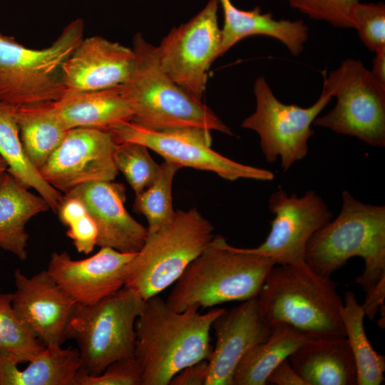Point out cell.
<instances>
[{
    "label": "cell",
    "instance_id": "13",
    "mask_svg": "<svg viewBox=\"0 0 385 385\" xmlns=\"http://www.w3.org/2000/svg\"><path fill=\"white\" fill-rule=\"evenodd\" d=\"M268 209L274 215L270 233L259 246L245 250L269 257L276 265L305 262L309 239L332 218L326 202L314 190L298 196L279 188L270 195Z\"/></svg>",
    "mask_w": 385,
    "mask_h": 385
},
{
    "label": "cell",
    "instance_id": "9",
    "mask_svg": "<svg viewBox=\"0 0 385 385\" xmlns=\"http://www.w3.org/2000/svg\"><path fill=\"white\" fill-rule=\"evenodd\" d=\"M337 98L335 106L313 124L356 137L377 148L385 146V85L359 60L348 58L328 76L323 88Z\"/></svg>",
    "mask_w": 385,
    "mask_h": 385
},
{
    "label": "cell",
    "instance_id": "30",
    "mask_svg": "<svg viewBox=\"0 0 385 385\" xmlns=\"http://www.w3.org/2000/svg\"><path fill=\"white\" fill-rule=\"evenodd\" d=\"M12 294H0V354L18 364L29 362L45 348L15 312Z\"/></svg>",
    "mask_w": 385,
    "mask_h": 385
},
{
    "label": "cell",
    "instance_id": "10",
    "mask_svg": "<svg viewBox=\"0 0 385 385\" xmlns=\"http://www.w3.org/2000/svg\"><path fill=\"white\" fill-rule=\"evenodd\" d=\"M254 94L255 111L243 120L241 126L258 134L266 161L273 163L279 158L281 167L287 172L307 155L308 141L314 134L312 125L332 97L322 90L309 107L285 104L275 97L262 76L255 82Z\"/></svg>",
    "mask_w": 385,
    "mask_h": 385
},
{
    "label": "cell",
    "instance_id": "18",
    "mask_svg": "<svg viewBox=\"0 0 385 385\" xmlns=\"http://www.w3.org/2000/svg\"><path fill=\"white\" fill-rule=\"evenodd\" d=\"M65 195L77 197L84 204L98 228L97 246L126 253L140 251L148 236V228L127 212L123 184L113 180L91 182Z\"/></svg>",
    "mask_w": 385,
    "mask_h": 385
},
{
    "label": "cell",
    "instance_id": "17",
    "mask_svg": "<svg viewBox=\"0 0 385 385\" xmlns=\"http://www.w3.org/2000/svg\"><path fill=\"white\" fill-rule=\"evenodd\" d=\"M215 345L207 365L205 385H231L234 371L244 356L272 332L257 297L226 309L214 320Z\"/></svg>",
    "mask_w": 385,
    "mask_h": 385
},
{
    "label": "cell",
    "instance_id": "2",
    "mask_svg": "<svg viewBox=\"0 0 385 385\" xmlns=\"http://www.w3.org/2000/svg\"><path fill=\"white\" fill-rule=\"evenodd\" d=\"M132 48L133 66L120 85L133 112L132 122L153 130L201 129L233 135L207 106L167 75L159 63L157 47L141 34L133 37Z\"/></svg>",
    "mask_w": 385,
    "mask_h": 385
},
{
    "label": "cell",
    "instance_id": "29",
    "mask_svg": "<svg viewBox=\"0 0 385 385\" xmlns=\"http://www.w3.org/2000/svg\"><path fill=\"white\" fill-rule=\"evenodd\" d=\"M179 169L178 166L164 161L160 165L157 176L152 183L135 194L133 209L147 219L148 233L155 232L168 226L175 218L172 184Z\"/></svg>",
    "mask_w": 385,
    "mask_h": 385
},
{
    "label": "cell",
    "instance_id": "34",
    "mask_svg": "<svg viewBox=\"0 0 385 385\" xmlns=\"http://www.w3.org/2000/svg\"><path fill=\"white\" fill-rule=\"evenodd\" d=\"M75 385H143V369L135 356L124 358L111 363L97 376L79 369Z\"/></svg>",
    "mask_w": 385,
    "mask_h": 385
},
{
    "label": "cell",
    "instance_id": "31",
    "mask_svg": "<svg viewBox=\"0 0 385 385\" xmlns=\"http://www.w3.org/2000/svg\"><path fill=\"white\" fill-rule=\"evenodd\" d=\"M113 158L118 171L123 174L135 194L152 183L160 168V165L148 153V148L138 143H116Z\"/></svg>",
    "mask_w": 385,
    "mask_h": 385
},
{
    "label": "cell",
    "instance_id": "19",
    "mask_svg": "<svg viewBox=\"0 0 385 385\" xmlns=\"http://www.w3.org/2000/svg\"><path fill=\"white\" fill-rule=\"evenodd\" d=\"M134 59L133 48L99 36L83 38L63 67L66 91L120 86L129 77Z\"/></svg>",
    "mask_w": 385,
    "mask_h": 385
},
{
    "label": "cell",
    "instance_id": "3",
    "mask_svg": "<svg viewBox=\"0 0 385 385\" xmlns=\"http://www.w3.org/2000/svg\"><path fill=\"white\" fill-rule=\"evenodd\" d=\"M275 265L272 259L230 245L216 235L174 283L165 302L181 312L255 298Z\"/></svg>",
    "mask_w": 385,
    "mask_h": 385
},
{
    "label": "cell",
    "instance_id": "5",
    "mask_svg": "<svg viewBox=\"0 0 385 385\" xmlns=\"http://www.w3.org/2000/svg\"><path fill=\"white\" fill-rule=\"evenodd\" d=\"M354 257L364 262L355 283L366 292L385 276V206L364 203L344 190L338 216L311 237L304 260L317 274L331 277Z\"/></svg>",
    "mask_w": 385,
    "mask_h": 385
},
{
    "label": "cell",
    "instance_id": "22",
    "mask_svg": "<svg viewBox=\"0 0 385 385\" xmlns=\"http://www.w3.org/2000/svg\"><path fill=\"white\" fill-rule=\"evenodd\" d=\"M53 106L67 130L91 128L109 132L133 118L120 86L98 91H66Z\"/></svg>",
    "mask_w": 385,
    "mask_h": 385
},
{
    "label": "cell",
    "instance_id": "25",
    "mask_svg": "<svg viewBox=\"0 0 385 385\" xmlns=\"http://www.w3.org/2000/svg\"><path fill=\"white\" fill-rule=\"evenodd\" d=\"M309 339L290 325L272 326L269 337L254 346L240 360L232 375L231 385H265L274 369Z\"/></svg>",
    "mask_w": 385,
    "mask_h": 385
},
{
    "label": "cell",
    "instance_id": "1",
    "mask_svg": "<svg viewBox=\"0 0 385 385\" xmlns=\"http://www.w3.org/2000/svg\"><path fill=\"white\" fill-rule=\"evenodd\" d=\"M225 308L205 314L190 307L177 312L158 294L145 300L135 325V357L143 369V385H168L185 367L210 359V332Z\"/></svg>",
    "mask_w": 385,
    "mask_h": 385
},
{
    "label": "cell",
    "instance_id": "8",
    "mask_svg": "<svg viewBox=\"0 0 385 385\" xmlns=\"http://www.w3.org/2000/svg\"><path fill=\"white\" fill-rule=\"evenodd\" d=\"M144 303L125 287L94 304L76 302L66 340L78 344L80 370L97 376L111 363L135 356V325Z\"/></svg>",
    "mask_w": 385,
    "mask_h": 385
},
{
    "label": "cell",
    "instance_id": "21",
    "mask_svg": "<svg viewBox=\"0 0 385 385\" xmlns=\"http://www.w3.org/2000/svg\"><path fill=\"white\" fill-rule=\"evenodd\" d=\"M288 359L307 385H357L356 364L346 337L310 339Z\"/></svg>",
    "mask_w": 385,
    "mask_h": 385
},
{
    "label": "cell",
    "instance_id": "36",
    "mask_svg": "<svg viewBox=\"0 0 385 385\" xmlns=\"http://www.w3.org/2000/svg\"><path fill=\"white\" fill-rule=\"evenodd\" d=\"M207 360H201L189 365L170 380V385H205L207 376Z\"/></svg>",
    "mask_w": 385,
    "mask_h": 385
},
{
    "label": "cell",
    "instance_id": "6",
    "mask_svg": "<svg viewBox=\"0 0 385 385\" xmlns=\"http://www.w3.org/2000/svg\"><path fill=\"white\" fill-rule=\"evenodd\" d=\"M214 227L196 208L178 210L168 226L148 233L126 265L124 287L146 300L174 284L211 242Z\"/></svg>",
    "mask_w": 385,
    "mask_h": 385
},
{
    "label": "cell",
    "instance_id": "20",
    "mask_svg": "<svg viewBox=\"0 0 385 385\" xmlns=\"http://www.w3.org/2000/svg\"><path fill=\"white\" fill-rule=\"evenodd\" d=\"M218 2L224 16L219 57L242 39L254 35L277 39L293 56L302 52L309 31L304 21L277 20L270 13H262L259 6L242 10L235 6L232 0H218Z\"/></svg>",
    "mask_w": 385,
    "mask_h": 385
},
{
    "label": "cell",
    "instance_id": "35",
    "mask_svg": "<svg viewBox=\"0 0 385 385\" xmlns=\"http://www.w3.org/2000/svg\"><path fill=\"white\" fill-rule=\"evenodd\" d=\"M66 235L80 253L88 255L97 246L98 228L88 213L69 225Z\"/></svg>",
    "mask_w": 385,
    "mask_h": 385
},
{
    "label": "cell",
    "instance_id": "16",
    "mask_svg": "<svg viewBox=\"0 0 385 385\" xmlns=\"http://www.w3.org/2000/svg\"><path fill=\"white\" fill-rule=\"evenodd\" d=\"M135 254L103 247L89 257L73 260L67 252H55L46 270L77 303L91 304L124 287L126 265Z\"/></svg>",
    "mask_w": 385,
    "mask_h": 385
},
{
    "label": "cell",
    "instance_id": "27",
    "mask_svg": "<svg viewBox=\"0 0 385 385\" xmlns=\"http://www.w3.org/2000/svg\"><path fill=\"white\" fill-rule=\"evenodd\" d=\"M53 102L17 108L19 135L24 153L38 170L60 145L68 130L56 113Z\"/></svg>",
    "mask_w": 385,
    "mask_h": 385
},
{
    "label": "cell",
    "instance_id": "38",
    "mask_svg": "<svg viewBox=\"0 0 385 385\" xmlns=\"http://www.w3.org/2000/svg\"><path fill=\"white\" fill-rule=\"evenodd\" d=\"M266 384L307 385L294 369L288 358L274 369L267 377Z\"/></svg>",
    "mask_w": 385,
    "mask_h": 385
},
{
    "label": "cell",
    "instance_id": "12",
    "mask_svg": "<svg viewBox=\"0 0 385 385\" xmlns=\"http://www.w3.org/2000/svg\"><path fill=\"white\" fill-rule=\"evenodd\" d=\"M218 0L205 6L185 24L173 27L157 47L163 70L189 94L202 101L207 71L219 57L221 29Z\"/></svg>",
    "mask_w": 385,
    "mask_h": 385
},
{
    "label": "cell",
    "instance_id": "32",
    "mask_svg": "<svg viewBox=\"0 0 385 385\" xmlns=\"http://www.w3.org/2000/svg\"><path fill=\"white\" fill-rule=\"evenodd\" d=\"M353 28L364 46L378 53L385 49V5L379 3L358 2L352 9Z\"/></svg>",
    "mask_w": 385,
    "mask_h": 385
},
{
    "label": "cell",
    "instance_id": "28",
    "mask_svg": "<svg viewBox=\"0 0 385 385\" xmlns=\"http://www.w3.org/2000/svg\"><path fill=\"white\" fill-rule=\"evenodd\" d=\"M343 300L341 317L356 364L357 385H380L384 381L385 356L373 349L366 337L365 314L354 293L346 292Z\"/></svg>",
    "mask_w": 385,
    "mask_h": 385
},
{
    "label": "cell",
    "instance_id": "11",
    "mask_svg": "<svg viewBox=\"0 0 385 385\" xmlns=\"http://www.w3.org/2000/svg\"><path fill=\"white\" fill-rule=\"evenodd\" d=\"M109 133L115 143L143 144L162 156L165 161L180 168L188 167L212 172L229 181L239 179L271 181L274 178V174L270 170L238 163L212 150L210 131L201 129L153 130L129 121Z\"/></svg>",
    "mask_w": 385,
    "mask_h": 385
},
{
    "label": "cell",
    "instance_id": "37",
    "mask_svg": "<svg viewBox=\"0 0 385 385\" xmlns=\"http://www.w3.org/2000/svg\"><path fill=\"white\" fill-rule=\"evenodd\" d=\"M57 212L60 221L68 227L88 213L81 200L66 195H63Z\"/></svg>",
    "mask_w": 385,
    "mask_h": 385
},
{
    "label": "cell",
    "instance_id": "40",
    "mask_svg": "<svg viewBox=\"0 0 385 385\" xmlns=\"http://www.w3.org/2000/svg\"><path fill=\"white\" fill-rule=\"evenodd\" d=\"M371 72L378 81L385 85V49L376 53Z\"/></svg>",
    "mask_w": 385,
    "mask_h": 385
},
{
    "label": "cell",
    "instance_id": "39",
    "mask_svg": "<svg viewBox=\"0 0 385 385\" xmlns=\"http://www.w3.org/2000/svg\"><path fill=\"white\" fill-rule=\"evenodd\" d=\"M385 298V276L366 292V297L361 304L365 316L373 319L377 311L384 306Z\"/></svg>",
    "mask_w": 385,
    "mask_h": 385
},
{
    "label": "cell",
    "instance_id": "15",
    "mask_svg": "<svg viewBox=\"0 0 385 385\" xmlns=\"http://www.w3.org/2000/svg\"><path fill=\"white\" fill-rule=\"evenodd\" d=\"M14 277L11 303L16 314L45 346L62 345L76 302L46 270L28 277L16 269Z\"/></svg>",
    "mask_w": 385,
    "mask_h": 385
},
{
    "label": "cell",
    "instance_id": "41",
    "mask_svg": "<svg viewBox=\"0 0 385 385\" xmlns=\"http://www.w3.org/2000/svg\"><path fill=\"white\" fill-rule=\"evenodd\" d=\"M8 170V165L6 160L0 155V184Z\"/></svg>",
    "mask_w": 385,
    "mask_h": 385
},
{
    "label": "cell",
    "instance_id": "14",
    "mask_svg": "<svg viewBox=\"0 0 385 385\" xmlns=\"http://www.w3.org/2000/svg\"><path fill=\"white\" fill-rule=\"evenodd\" d=\"M115 143L108 131L70 129L38 170L49 185L65 194L85 183L114 180L118 173L113 158Z\"/></svg>",
    "mask_w": 385,
    "mask_h": 385
},
{
    "label": "cell",
    "instance_id": "7",
    "mask_svg": "<svg viewBox=\"0 0 385 385\" xmlns=\"http://www.w3.org/2000/svg\"><path fill=\"white\" fill-rule=\"evenodd\" d=\"M83 34V21L76 19L50 46L34 49L0 31V101L19 107L61 98L66 91L63 65Z\"/></svg>",
    "mask_w": 385,
    "mask_h": 385
},
{
    "label": "cell",
    "instance_id": "24",
    "mask_svg": "<svg viewBox=\"0 0 385 385\" xmlns=\"http://www.w3.org/2000/svg\"><path fill=\"white\" fill-rule=\"evenodd\" d=\"M61 346H45L24 369L0 354V385H75L80 369L79 351Z\"/></svg>",
    "mask_w": 385,
    "mask_h": 385
},
{
    "label": "cell",
    "instance_id": "33",
    "mask_svg": "<svg viewBox=\"0 0 385 385\" xmlns=\"http://www.w3.org/2000/svg\"><path fill=\"white\" fill-rule=\"evenodd\" d=\"M292 8L335 27L353 28L351 13L359 0H287Z\"/></svg>",
    "mask_w": 385,
    "mask_h": 385
},
{
    "label": "cell",
    "instance_id": "26",
    "mask_svg": "<svg viewBox=\"0 0 385 385\" xmlns=\"http://www.w3.org/2000/svg\"><path fill=\"white\" fill-rule=\"evenodd\" d=\"M18 106L0 101V155L8 165L7 172L28 188H33L57 212L63 195L49 185L26 157L19 135Z\"/></svg>",
    "mask_w": 385,
    "mask_h": 385
},
{
    "label": "cell",
    "instance_id": "23",
    "mask_svg": "<svg viewBox=\"0 0 385 385\" xmlns=\"http://www.w3.org/2000/svg\"><path fill=\"white\" fill-rule=\"evenodd\" d=\"M49 209L43 197L31 192L6 172L0 184V248L26 260L29 241L26 225L31 218Z\"/></svg>",
    "mask_w": 385,
    "mask_h": 385
},
{
    "label": "cell",
    "instance_id": "4",
    "mask_svg": "<svg viewBox=\"0 0 385 385\" xmlns=\"http://www.w3.org/2000/svg\"><path fill=\"white\" fill-rule=\"evenodd\" d=\"M261 314L271 326L290 325L309 339L346 337L341 317L344 300L331 277L306 262L275 265L257 296Z\"/></svg>",
    "mask_w": 385,
    "mask_h": 385
}]
</instances>
